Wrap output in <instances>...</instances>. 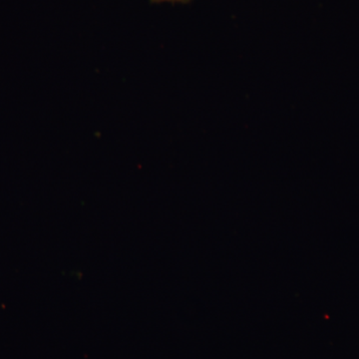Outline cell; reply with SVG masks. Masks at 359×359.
I'll return each instance as SVG.
<instances>
[{
  "instance_id": "1",
  "label": "cell",
  "mask_w": 359,
  "mask_h": 359,
  "mask_svg": "<svg viewBox=\"0 0 359 359\" xmlns=\"http://www.w3.org/2000/svg\"><path fill=\"white\" fill-rule=\"evenodd\" d=\"M192 0H151L153 4H164V2H170V4H188Z\"/></svg>"
}]
</instances>
